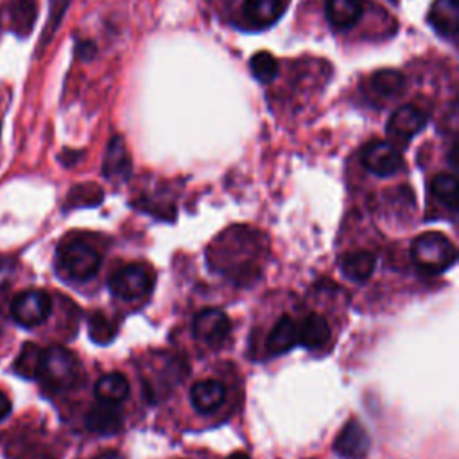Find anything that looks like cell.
<instances>
[{
  "label": "cell",
  "mask_w": 459,
  "mask_h": 459,
  "mask_svg": "<svg viewBox=\"0 0 459 459\" xmlns=\"http://www.w3.org/2000/svg\"><path fill=\"white\" fill-rule=\"evenodd\" d=\"M298 342V326L289 316L278 317L267 337V351L273 355H281L289 351Z\"/></svg>",
  "instance_id": "e0dca14e"
},
{
  "label": "cell",
  "mask_w": 459,
  "mask_h": 459,
  "mask_svg": "<svg viewBox=\"0 0 459 459\" xmlns=\"http://www.w3.org/2000/svg\"><path fill=\"white\" fill-rule=\"evenodd\" d=\"M77 54L82 57V59H90L93 54H95V47L91 45V41H81L77 45Z\"/></svg>",
  "instance_id": "4316f807"
},
{
  "label": "cell",
  "mask_w": 459,
  "mask_h": 459,
  "mask_svg": "<svg viewBox=\"0 0 459 459\" xmlns=\"http://www.w3.org/2000/svg\"><path fill=\"white\" fill-rule=\"evenodd\" d=\"M79 377V362L75 355L63 346H50L43 351L39 378L52 389H70Z\"/></svg>",
  "instance_id": "3957f363"
},
{
  "label": "cell",
  "mask_w": 459,
  "mask_h": 459,
  "mask_svg": "<svg viewBox=\"0 0 459 459\" xmlns=\"http://www.w3.org/2000/svg\"><path fill=\"white\" fill-rule=\"evenodd\" d=\"M102 172L111 181H126L131 176V158L120 136L109 140Z\"/></svg>",
  "instance_id": "4fadbf2b"
},
{
  "label": "cell",
  "mask_w": 459,
  "mask_h": 459,
  "mask_svg": "<svg viewBox=\"0 0 459 459\" xmlns=\"http://www.w3.org/2000/svg\"><path fill=\"white\" fill-rule=\"evenodd\" d=\"M7 11H9V22L13 30L18 36L30 34L38 16V2L36 0H7Z\"/></svg>",
  "instance_id": "d6986e66"
},
{
  "label": "cell",
  "mask_w": 459,
  "mask_h": 459,
  "mask_svg": "<svg viewBox=\"0 0 459 459\" xmlns=\"http://www.w3.org/2000/svg\"><path fill=\"white\" fill-rule=\"evenodd\" d=\"M88 332H90L91 341H95L99 344H108L113 341V337L117 333V326L102 312H93L88 319Z\"/></svg>",
  "instance_id": "d4e9b609"
},
{
  "label": "cell",
  "mask_w": 459,
  "mask_h": 459,
  "mask_svg": "<svg viewBox=\"0 0 459 459\" xmlns=\"http://www.w3.org/2000/svg\"><path fill=\"white\" fill-rule=\"evenodd\" d=\"M70 2L72 0H50V13H48V22H47V25H45V29H43V34H41V47H45L47 43H50V39H52V36L56 34V30H57V27H59V23H61V20H63V14L66 13V9H68V5H70Z\"/></svg>",
  "instance_id": "484cf974"
},
{
  "label": "cell",
  "mask_w": 459,
  "mask_h": 459,
  "mask_svg": "<svg viewBox=\"0 0 459 459\" xmlns=\"http://www.w3.org/2000/svg\"><path fill=\"white\" fill-rule=\"evenodd\" d=\"M52 310L50 296L39 289H29L20 292L11 303V314L14 321L22 326H36L41 325Z\"/></svg>",
  "instance_id": "5b68a950"
},
{
  "label": "cell",
  "mask_w": 459,
  "mask_h": 459,
  "mask_svg": "<svg viewBox=\"0 0 459 459\" xmlns=\"http://www.w3.org/2000/svg\"><path fill=\"white\" fill-rule=\"evenodd\" d=\"M109 290L122 299H140L154 287V274L142 264L124 265L109 276Z\"/></svg>",
  "instance_id": "277c9868"
},
{
  "label": "cell",
  "mask_w": 459,
  "mask_h": 459,
  "mask_svg": "<svg viewBox=\"0 0 459 459\" xmlns=\"http://www.w3.org/2000/svg\"><path fill=\"white\" fill-rule=\"evenodd\" d=\"M362 0H326L325 13L335 29H351L362 14Z\"/></svg>",
  "instance_id": "9a60e30c"
},
{
  "label": "cell",
  "mask_w": 459,
  "mask_h": 459,
  "mask_svg": "<svg viewBox=\"0 0 459 459\" xmlns=\"http://www.w3.org/2000/svg\"><path fill=\"white\" fill-rule=\"evenodd\" d=\"M369 84H371L373 93H377L378 97H384V99H391V97H396L398 93H402L405 79L400 72L384 68L371 75Z\"/></svg>",
  "instance_id": "7402d4cb"
},
{
  "label": "cell",
  "mask_w": 459,
  "mask_h": 459,
  "mask_svg": "<svg viewBox=\"0 0 459 459\" xmlns=\"http://www.w3.org/2000/svg\"><path fill=\"white\" fill-rule=\"evenodd\" d=\"M86 429L93 434L100 436H111L120 430L122 427V414L117 407V403L100 402L91 405V409L84 416Z\"/></svg>",
  "instance_id": "8fae6325"
},
{
  "label": "cell",
  "mask_w": 459,
  "mask_h": 459,
  "mask_svg": "<svg viewBox=\"0 0 459 459\" xmlns=\"http://www.w3.org/2000/svg\"><path fill=\"white\" fill-rule=\"evenodd\" d=\"M93 459H124L120 454H117V452H113V450H106V452H102V454H99V455H95Z\"/></svg>",
  "instance_id": "f1b7e54d"
},
{
  "label": "cell",
  "mask_w": 459,
  "mask_h": 459,
  "mask_svg": "<svg viewBox=\"0 0 459 459\" xmlns=\"http://www.w3.org/2000/svg\"><path fill=\"white\" fill-rule=\"evenodd\" d=\"M9 412H11V402H9V398L0 391V421L5 420V418L9 416Z\"/></svg>",
  "instance_id": "83f0119b"
},
{
  "label": "cell",
  "mask_w": 459,
  "mask_h": 459,
  "mask_svg": "<svg viewBox=\"0 0 459 459\" xmlns=\"http://www.w3.org/2000/svg\"><path fill=\"white\" fill-rule=\"evenodd\" d=\"M285 11V0H246L242 16L251 29H267L274 25Z\"/></svg>",
  "instance_id": "30bf717a"
},
{
  "label": "cell",
  "mask_w": 459,
  "mask_h": 459,
  "mask_svg": "<svg viewBox=\"0 0 459 459\" xmlns=\"http://www.w3.org/2000/svg\"><path fill=\"white\" fill-rule=\"evenodd\" d=\"M129 394V382L122 373H106L95 384V396L100 402L108 403H120Z\"/></svg>",
  "instance_id": "ffe728a7"
},
{
  "label": "cell",
  "mask_w": 459,
  "mask_h": 459,
  "mask_svg": "<svg viewBox=\"0 0 459 459\" xmlns=\"http://www.w3.org/2000/svg\"><path fill=\"white\" fill-rule=\"evenodd\" d=\"M102 256L95 247L79 238H68L57 247V265L72 280H90L97 274Z\"/></svg>",
  "instance_id": "7a4b0ae2"
},
{
  "label": "cell",
  "mask_w": 459,
  "mask_h": 459,
  "mask_svg": "<svg viewBox=\"0 0 459 459\" xmlns=\"http://www.w3.org/2000/svg\"><path fill=\"white\" fill-rule=\"evenodd\" d=\"M330 339V325L321 314H308L298 328V342L308 350L325 346Z\"/></svg>",
  "instance_id": "2e32d148"
},
{
  "label": "cell",
  "mask_w": 459,
  "mask_h": 459,
  "mask_svg": "<svg viewBox=\"0 0 459 459\" xmlns=\"http://www.w3.org/2000/svg\"><path fill=\"white\" fill-rule=\"evenodd\" d=\"M228 459H249V455H247L246 452H235V454H231Z\"/></svg>",
  "instance_id": "f546056e"
},
{
  "label": "cell",
  "mask_w": 459,
  "mask_h": 459,
  "mask_svg": "<svg viewBox=\"0 0 459 459\" xmlns=\"http://www.w3.org/2000/svg\"><path fill=\"white\" fill-rule=\"evenodd\" d=\"M427 120L429 118L425 111H421L412 104H405L391 115L387 122V134L394 142L407 143L412 136H416L427 126Z\"/></svg>",
  "instance_id": "52a82bcc"
},
{
  "label": "cell",
  "mask_w": 459,
  "mask_h": 459,
  "mask_svg": "<svg viewBox=\"0 0 459 459\" xmlns=\"http://www.w3.org/2000/svg\"><path fill=\"white\" fill-rule=\"evenodd\" d=\"M429 23L432 29L448 39H455L459 25V2L457 0H434L429 11Z\"/></svg>",
  "instance_id": "7c38bea8"
},
{
  "label": "cell",
  "mask_w": 459,
  "mask_h": 459,
  "mask_svg": "<svg viewBox=\"0 0 459 459\" xmlns=\"http://www.w3.org/2000/svg\"><path fill=\"white\" fill-rule=\"evenodd\" d=\"M371 439L359 421H348L335 437L333 450L344 459H364L369 454Z\"/></svg>",
  "instance_id": "9c48e42d"
},
{
  "label": "cell",
  "mask_w": 459,
  "mask_h": 459,
  "mask_svg": "<svg viewBox=\"0 0 459 459\" xmlns=\"http://www.w3.org/2000/svg\"><path fill=\"white\" fill-rule=\"evenodd\" d=\"M224 398H226L224 385L213 378L201 380V382L194 384L190 389V402L203 414H210L215 409H219L222 405Z\"/></svg>",
  "instance_id": "5bb4252c"
},
{
  "label": "cell",
  "mask_w": 459,
  "mask_h": 459,
  "mask_svg": "<svg viewBox=\"0 0 459 459\" xmlns=\"http://www.w3.org/2000/svg\"><path fill=\"white\" fill-rule=\"evenodd\" d=\"M430 190L437 201H441L446 208L457 210V179L452 174H437L432 183Z\"/></svg>",
  "instance_id": "603a6c76"
},
{
  "label": "cell",
  "mask_w": 459,
  "mask_h": 459,
  "mask_svg": "<svg viewBox=\"0 0 459 459\" xmlns=\"http://www.w3.org/2000/svg\"><path fill=\"white\" fill-rule=\"evenodd\" d=\"M377 258L371 251H353L341 258V273L351 281H366L375 271Z\"/></svg>",
  "instance_id": "ac0fdd59"
},
{
  "label": "cell",
  "mask_w": 459,
  "mask_h": 459,
  "mask_svg": "<svg viewBox=\"0 0 459 459\" xmlns=\"http://www.w3.org/2000/svg\"><path fill=\"white\" fill-rule=\"evenodd\" d=\"M41 359H43V351L38 344L34 342H25L16 357V360L13 362V369L16 375L23 377V378H38L39 377V368H41Z\"/></svg>",
  "instance_id": "44dd1931"
},
{
  "label": "cell",
  "mask_w": 459,
  "mask_h": 459,
  "mask_svg": "<svg viewBox=\"0 0 459 459\" xmlns=\"http://www.w3.org/2000/svg\"><path fill=\"white\" fill-rule=\"evenodd\" d=\"M411 258L421 273L439 274L455 264L457 251L448 237L437 231H430L420 235L412 242Z\"/></svg>",
  "instance_id": "6da1fadb"
},
{
  "label": "cell",
  "mask_w": 459,
  "mask_h": 459,
  "mask_svg": "<svg viewBox=\"0 0 459 459\" xmlns=\"http://www.w3.org/2000/svg\"><path fill=\"white\" fill-rule=\"evenodd\" d=\"M360 161L371 174L380 176V178L393 176L398 170H402V167H403V158H402L400 151L393 143L382 142V140L369 142L362 149Z\"/></svg>",
  "instance_id": "8992f818"
},
{
  "label": "cell",
  "mask_w": 459,
  "mask_h": 459,
  "mask_svg": "<svg viewBox=\"0 0 459 459\" xmlns=\"http://www.w3.org/2000/svg\"><path fill=\"white\" fill-rule=\"evenodd\" d=\"M249 70H251V74H253V77L256 81H260L262 84H269L278 75V61H276L274 56H271L269 52L262 50V52H256L251 57Z\"/></svg>",
  "instance_id": "cb8c5ba5"
},
{
  "label": "cell",
  "mask_w": 459,
  "mask_h": 459,
  "mask_svg": "<svg viewBox=\"0 0 459 459\" xmlns=\"http://www.w3.org/2000/svg\"><path fill=\"white\" fill-rule=\"evenodd\" d=\"M231 330L230 317L219 308L201 310L192 323L194 335L208 344H221Z\"/></svg>",
  "instance_id": "ba28073f"
}]
</instances>
